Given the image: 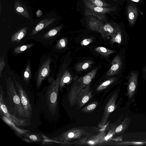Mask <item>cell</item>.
<instances>
[{
    "label": "cell",
    "instance_id": "6da1fadb",
    "mask_svg": "<svg viewBox=\"0 0 146 146\" xmlns=\"http://www.w3.org/2000/svg\"><path fill=\"white\" fill-rule=\"evenodd\" d=\"M6 83L7 96L4 100L9 112L17 117L26 118L14 80L8 77Z\"/></svg>",
    "mask_w": 146,
    "mask_h": 146
},
{
    "label": "cell",
    "instance_id": "7a4b0ae2",
    "mask_svg": "<svg viewBox=\"0 0 146 146\" xmlns=\"http://www.w3.org/2000/svg\"><path fill=\"white\" fill-rule=\"evenodd\" d=\"M66 67V65H64L56 80L51 79L49 81L50 84L47 89L46 96L48 107L52 114H54L57 109L60 80Z\"/></svg>",
    "mask_w": 146,
    "mask_h": 146
},
{
    "label": "cell",
    "instance_id": "3957f363",
    "mask_svg": "<svg viewBox=\"0 0 146 146\" xmlns=\"http://www.w3.org/2000/svg\"><path fill=\"white\" fill-rule=\"evenodd\" d=\"M94 133L84 128H74L62 133L54 138V139L59 141L68 142L73 139L79 140L94 135Z\"/></svg>",
    "mask_w": 146,
    "mask_h": 146
},
{
    "label": "cell",
    "instance_id": "277c9868",
    "mask_svg": "<svg viewBox=\"0 0 146 146\" xmlns=\"http://www.w3.org/2000/svg\"><path fill=\"white\" fill-rule=\"evenodd\" d=\"M85 6L84 14L85 15L94 16L102 22H106V18L105 14L115 11L117 6L103 7L94 5L87 0H82Z\"/></svg>",
    "mask_w": 146,
    "mask_h": 146
},
{
    "label": "cell",
    "instance_id": "5b68a950",
    "mask_svg": "<svg viewBox=\"0 0 146 146\" xmlns=\"http://www.w3.org/2000/svg\"><path fill=\"white\" fill-rule=\"evenodd\" d=\"M4 93L1 85L0 86V112L19 127H25L30 124L29 119L20 118L10 114L8 111L5 102Z\"/></svg>",
    "mask_w": 146,
    "mask_h": 146
},
{
    "label": "cell",
    "instance_id": "8992f818",
    "mask_svg": "<svg viewBox=\"0 0 146 146\" xmlns=\"http://www.w3.org/2000/svg\"><path fill=\"white\" fill-rule=\"evenodd\" d=\"M106 132L104 131L100 132L96 135H93L88 137L74 141L76 145H97L108 141L106 138Z\"/></svg>",
    "mask_w": 146,
    "mask_h": 146
},
{
    "label": "cell",
    "instance_id": "52a82bcc",
    "mask_svg": "<svg viewBox=\"0 0 146 146\" xmlns=\"http://www.w3.org/2000/svg\"><path fill=\"white\" fill-rule=\"evenodd\" d=\"M17 90L26 115V118H29L32 114V109L27 94L21 84L15 79L14 80Z\"/></svg>",
    "mask_w": 146,
    "mask_h": 146
},
{
    "label": "cell",
    "instance_id": "ba28073f",
    "mask_svg": "<svg viewBox=\"0 0 146 146\" xmlns=\"http://www.w3.org/2000/svg\"><path fill=\"white\" fill-rule=\"evenodd\" d=\"M118 96L117 92H115L110 97L105 107L104 112L101 120L98 123L99 128H103L107 123L109 116L116 108L115 102Z\"/></svg>",
    "mask_w": 146,
    "mask_h": 146
},
{
    "label": "cell",
    "instance_id": "9c48e42d",
    "mask_svg": "<svg viewBox=\"0 0 146 146\" xmlns=\"http://www.w3.org/2000/svg\"><path fill=\"white\" fill-rule=\"evenodd\" d=\"M121 30L119 25L114 23L106 22L101 27L99 33L104 40L111 38Z\"/></svg>",
    "mask_w": 146,
    "mask_h": 146
},
{
    "label": "cell",
    "instance_id": "30bf717a",
    "mask_svg": "<svg viewBox=\"0 0 146 146\" xmlns=\"http://www.w3.org/2000/svg\"><path fill=\"white\" fill-rule=\"evenodd\" d=\"M92 96V91L89 84L82 90L78 95L76 103L78 108H80L85 105Z\"/></svg>",
    "mask_w": 146,
    "mask_h": 146
},
{
    "label": "cell",
    "instance_id": "8fae6325",
    "mask_svg": "<svg viewBox=\"0 0 146 146\" xmlns=\"http://www.w3.org/2000/svg\"><path fill=\"white\" fill-rule=\"evenodd\" d=\"M51 59H47L44 62L38 72L36 79V85L37 88H39L44 78L49 74L50 71Z\"/></svg>",
    "mask_w": 146,
    "mask_h": 146
},
{
    "label": "cell",
    "instance_id": "7c38bea8",
    "mask_svg": "<svg viewBox=\"0 0 146 146\" xmlns=\"http://www.w3.org/2000/svg\"><path fill=\"white\" fill-rule=\"evenodd\" d=\"M137 74L136 72L131 73L128 80L127 94L129 98L131 99L135 92L137 85Z\"/></svg>",
    "mask_w": 146,
    "mask_h": 146
},
{
    "label": "cell",
    "instance_id": "4fadbf2b",
    "mask_svg": "<svg viewBox=\"0 0 146 146\" xmlns=\"http://www.w3.org/2000/svg\"><path fill=\"white\" fill-rule=\"evenodd\" d=\"M111 66L106 73L109 76H112L117 74L120 70L122 66L121 59L119 55L113 59L111 63Z\"/></svg>",
    "mask_w": 146,
    "mask_h": 146
},
{
    "label": "cell",
    "instance_id": "5bb4252c",
    "mask_svg": "<svg viewBox=\"0 0 146 146\" xmlns=\"http://www.w3.org/2000/svg\"><path fill=\"white\" fill-rule=\"evenodd\" d=\"M127 13L129 22L131 25H132L135 23L138 14V9L134 3H131L127 6Z\"/></svg>",
    "mask_w": 146,
    "mask_h": 146
},
{
    "label": "cell",
    "instance_id": "9a60e30c",
    "mask_svg": "<svg viewBox=\"0 0 146 146\" xmlns=\"http://www.w3.org/2000/svg\"><path fill=\"white\" fill-rule=\"evenodd\" d=\"M55 18L44 19L41 20L36 25L31 33L33 35L50 25L55 21Z\"/></svg>",
    "mask_w": 146,
    "mask_h": 146
},
{
    "label": "cell",
    "instance_id": "2e32d148",
    "mask_svg": "<svg viewBox=\"0 0 146 146\" xmlns=\"http://www.w3.org/2000/svg\"><path fill=\"white\" fill-rule=\"evenodd\" d=\"M2 119L19 136H24L26 133L29 132L28 130L22 129L19 128L13 121L5 115L2 114Z\"/></svg>",
    "mask_w": 146,
    "mask_h": 146
},
{
    "label": "cell",
    "instance_id": "e0dca14e",
    "mask_svg": "<svg viewBox=\"0 0 146 146\" xmlns=\"http://www.w3.org/2000/svg\"><path fill=\"white\" fill-rule=\"evenodd\" d=\"M14 7L16 13L27 18L30 19V15L27 9L19 1L15 0Z\"/></svg>",
    "mask_w": 146,
    "mask_h": 146
},
{
    "label": "cell",
    "instance_id": "ac0fdd59",
    "mask_svg": "<svg viewBox=\"0 0 146 146\" xmlns=\"http://www.w3.org/2000/svg\"><path fill=\"white\" fill-rule=\"evenodd\" d=\"M92 16L88 22V27L91 30L99 32L100 29L104 23L98 18Z\"/></svg>",
    "mask_w": 146,
    "mask_h": 146
},
{
    "label": "cell",
    "instance_id": "d6986e66",
    "mask_svg": "<svg viewBox=\"0 0 146 146\" xmlns=\"http://www.w3.org/2000/svg\"><path fill=\"white\" fill-rule=\"evenodd\" d=\"M28 28L26 27L21 28L12 35L11 41L15 42H18L26 36Z\"/></svg>",
    "mask_w": 146,
    "mask_h": 146
},
{
    "label": "cell",
    "instance_id": "ffe728a7",
    "mask_svg": "<svg viewBox=\"0 0 146 146\" xmlns=\"http://www.w3.org/2000/svg\"><path fill=\"white\" fill-rule=\"evenodd\" d=\"M72 79L70 72L67 70H65L62 74L60 80L59 88L62 89L66 84L70 83Z\"/></svg>",
    "mask_w": 146,
    "mask_h": 146
},
{
    "label": "cell",
    "instance_id": "44dd1931",
    "mask_svg": "<svg viewBox=\"0 0 146 146\" xmlns=\"http://www.w3.org/2000/svg\"><path fill=\"white\" fill-rule=\"evenodd\" d=\"M97 69V68H95L84 76L81 78L83 82L87 85L90 84L94 77Z\"/></svg>",
    "mask_w": 146,
    "mask_h": 146
},
{
    "label": "cell",
    "instance_id": "7402d4cb",
    "mask_svg": "<svg viewBox=\"0 0 146 146\" xmlns=\"http://www.w3.org/2000/svg\"><path fill=\"white\" fill-rule=\"evenodd\" d=\"M93 63V61L90 60L83 61L78 64L76 66L75 68L77 71H82L89 68Z\"/></svg>",
    "mask_w": 146,
    "mask_h": 146
},
{
    "label": "cell",
    "instance_id": "603a6c76",
    "mask_svg": "<svg viewBox=\"0 0 146 146\" xmlns=\"http://www.w3.org/2000/svg\"><path fill=\"white\" fill-rule=\"evenodd\" d=\"M95 50L98 53L104 56L107 57L114 53L115 51L105 48L102 46H99L95 49Z\"/></svg>",
    "mask_w": 146,
    "mask_h": 146
},
{
    "label": "cell",
    "instance_id": "cb8c5ba5",
    "mask_svg": "<svg viewBox=\"0 0 146 146\" xmlns=\"http://www.w3.org/2000/svg\"><path fill=\"white\" fill-rule=\"evenodd\" d=\"M63 27L62 25H61L51 29L44 35L43 38H48L56 35L61 29Z\"/></svg>",
    "mask_w": 146,
    "mask_h": 146
},
{
    "label": "cell",
    "instance_id": "d4e9b609",
    "mask_svg": "<svg viewBox=\"0 0 146 146\" xmlns=\"http://www.w3.org/2000/svg\"><path fill=\"white\" fill-rule=\"evenodd\" d=\"M117 79V78L113 77L107 80L100 85L97 88L96 90L98 91H100L106 89L115 81Z\"/></svg>",
    "mask_w": 146,
    "mask_h": 146
},
{
    "label": "cell",
    "instance_id": "484cf974",
    "mask_svg": "<svg viewBox=\"0 0 146 146\" xmlns=\"http://www.w3.org/2000/svg\"><path fill=\"white\" fill-rule=\"evenodd\" d=\"M128 117L125 118L121 123L115 129V133H119L124 131L129 125V123Z\"/></svg>",
    "mask_w": 146,
    "mask_h": 146
},
{
    "label": "cell",
    "instance_id": "4316f807",
    "mask_svg": "<svg viewBox=\"0 0 146 146\" xmlns=\"http://www.w3.org/2000/svg\"><path fill=\"white\" fill-rule=\"evenodd\" d=\"M98 104V101H94L91 102L81 110V111L83 113L91 112L93 111L96 108Z\"/></svg>",
    "mask_w": 146,
    "mask_h": 146
},
{
    "label": "cell",
    "instance_id": "83f0119b",
    "mask_svg": "<svg viewBox=\"0 0 146 146\" xmlns=\"http://www.w3.org/2000/svg\"><path fill=\"white\" fill-rule=\"evenodd\" d=\"M94 6L103 7H111L110 4L101 0H87Z\"/></svg>",
    "mask_w": 146,
    "mask_h": 146
},
{
    "label": "cell",
    "instance_id": "f1b7e54d",
    "mask_svg": "<svg viewBox=\"0 0 146 146\" xmlns=\"http://www.w3.org/2000/svg\"><path fill=\"white\" fill-rule=\"evenodd\" d=\"M23 136L28 138L32 141L40 142L42 139V137H40L39 135L29 132L26 133Z\"/></svg>",
    "mask_w": 146,
    "mask_h": 146
},
{
    "label": "cell",
    "instance_id": "f546056e",
    "mask_svg": "<svg viewBox=\"0 0 146 146\" xmlns=\"http://www.w3.org/2000/svg\"><path fill=\"white\" fill-rule=\"evenodd\" d=\"M31 74L30 62V61L29 60L24 73V79L27 82L29 80Z\"/></svg>",
    "mask_w": 146,
    "mask_h": 146
},
{
    "label": "cell",
    "instance_id": "4dcf8cb0",
    "mask_svg": "<svg viewBox=\"0 0 146 146\" xmlns=\"http://www.w3.org/2000/svg\"><path fill=\"white\" fill-rule=\"evenodd\" d=\"M34 45L33 43H31L18 46L14 49V52L16 54H19L33 46Z\"/></svg>",
    "mask_w": 146,
    "mask_h": 146
},
{
    "label": "cell",
    "instance_id": "1f68e13d",
    "mask_svg": "<svg viewBox=\"0 0 146 146\" xmlns=\"http://www.w3.org/2000/svg\"><path fill=\"white\" fill-rule=\"evenodd\" d=\"M121 34L122 31L121 30L111 38L110 42L112 43L116 42L120 44L121 42Z\"/></svg>",
    "mask_w": 146,
    "mask_h": 146
},
{
    "label": "cell",
    "instance_id": "d6a6232c",
    "mask_svg": "<svg viewBox=\"0 0 146 146\" xmlns=\"http://www.w3.org/2000/svg\"><path fill=\"white\" fill-rule=\"evenodd\" d=\"M67 40L65 38H62L58 42L56 48L58 49H61L66 47L67 43Z\"/></svg>",
    "mask_w": 146,
    "mask_h": 146
},
{
    "label": "cell",
    "instance_id": "836d02e7",
    "mask_svg": "<svg viewBox=\"0 0 146 146\" xmlns=\"http://www.w3.org/2000/svg\"><path fill=\"white\" fill-rule=\"evenodd\" d=\"M5 65L4 60V56H1L0 59V76L1 77L2 71Z\"/></svg>",
    "mask_w": 146,
    "mask_h": 146
},
{
    "label": "cell",
    "instance_id": "e575fe53",
    "mask_svg": "<svg viewBox=\"0 0 146 146\" xmlns=\"http://www.w3.org/2000/svg\"><path fill=\"white\" fill-rule=\"evenodd\" d=\"M93 41L92 38H86L83 40L81 43L82 46H86L91 43Z\"/></svg>",
    "mask_w": 146,
    "mask_h": 146
},
{
    "label": "cell",
    "instance_id": "d590c367",
    "mask_svg": "<svg viewBox=\"0 0 146 146\" xmlns=\"http://www.w3.org/2000/svg\"><path fill=\"white\" fill-rule=\"evenodd\" d=\"M23 139L24 141L28 143H31L32 141L29 138L28 139L27 138H24Z\"/></svg>",
    "mask_w": 146,
    "mask_h": 146
},
{
    "label": "cell",
    "instance_id": "8d00e7d4",
    "mask_svg": "<svg viewBox=\"0 0 146 146\" xmlns=\"http://www.w3.org/2000/svg\"><path fill=\"white\" fill-rule=\"evenodd\" d=\"M111 0L113 1H117V0Z\"/></svg>",
    "mask_w": 146,
    "mask_h": 146
},
{
    "label": "cell",
    "instance_id": "74e56055",
    "mask_svg": "<svg viewBox=\"0 0 146 146\" xmlns=\"http://www.w3.org/2000/svg\"><path fill=\"white\" fill-rule=\"evenodd\" d=\"M145 71H146V67H145Z\"/></svg>",
    "mask_w": 146,
    "mask_h": 146
}]
</instances>
